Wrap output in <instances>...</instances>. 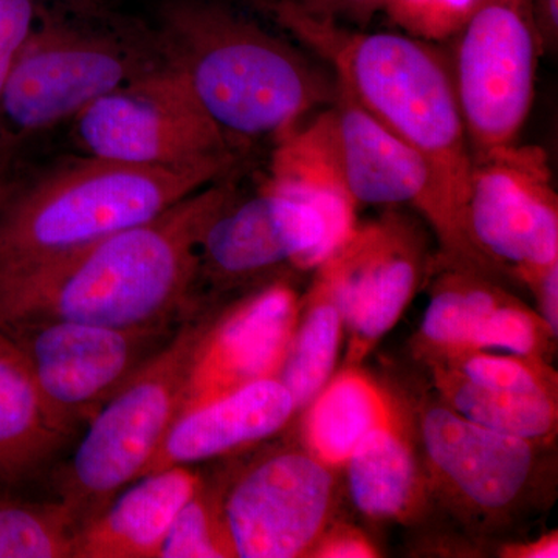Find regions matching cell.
<instances>
[{
	"instance_id": "e0dca14e",
	"label": "cell",
	"mask_w": 558,
	"mask_h": 558,
	"mask_svg": "<svg viewBox=\"0 0 558 558\" xmlns=\"http://www.w3.org/2000/svg\"><path fill=\"white\" fill-rule=\"evenodd\" d=\"M295 414L278 377L252 381L180 413L146 473L238 457L277 436Z\"/></svg>"
},
{
	"instance_id": "6da1fadb",
	"label": "cell",
	"mask_w": 558,
	"mask_h": 558,
	"mask_svg": "<svg viewBox=\"0 0 558 558\" xmlns=\"http://www.w3.org/2000/svg\"><path fill=\"white\" fill-rule=\"evenodd\" d=\"M220 179L156 218L44 266L0 277V328L76 322L110 328L180 325L199 310V247L236 197Z\"/></svg>"
},
{
	"instance_id": "4dcf8cb0",
	"label": "cell",
	"mask_w": 558,
	"mask_h": 558,
	"mask_svg": "<svg viewBox=\"0 0 558 558\" xmlns=\"http://www.w3.org/2000/svg\"><path fill=\"white\" fill-rule=\"evenodd\" d=\"M311 557L374 558L379 557L374 543L363 532L349 526H329L318 539Z\"/></svg>"
},
{
	"instance_id": "3957f363",
	"label": "cell",
	"mask_w": 558,
	"mask_h": 558,
	"mask_svg": "<svg viewBox=\"0 0 558 558\" xmlns=\"http://www.w3.org/2000/svg\"><path fill=\"white\" fill-rule=\"evenodd\" d=\"M159 28L165 64L233 145L281 137L339 95L330 70L216 0H167Z\"/></svg>"
},
{
	"instance_id": "83f0119b",
	"label": "cell",
	"mask_w": 558,
	"mask_h": 558,
	"mask_svg": "<svg viewBox=\"0 0 558 558\" xmlns=\"http://www.w3.org/2000/svg\"><path fill=\"white\" fill-rule=\"evenodd\" d=\"M425 362L446 366L478 387L521 395H558L557 374L550 368L548 360L495 352H465Z\"/></svg>"
},
{
	"instance_id": "44dd1931",
	"label": "cell",
	"mask_w": 558,
	"mask_h": 558,
	"mask_svg": "<svg viewBox=\"0 0 558 558\" xmlns=\"http://www.w3.org/2000/svg\"><path fill=\"white\" fill-rule=\"evenodd\" d=\"M301 413V446L337 472L373 429L400 416L391 395L360 366L333 374Z\"/></svg>"
},
{
	"instance_id": "5bb4252c",
	"label": "cell",
	"mask_w": 558,
	"mask_h": 558,
	"mask_svg": "<svg viewBox=\"0 0 558 558\" xmlns=\"http://www.w3.org/2000/svg\"><path fill=\"white\" fill-rule=\"evenodd\" d=\"M428 266L427 238L417 220L389 208L355 226L315 269L332 289L348 339L344 366H360L395 328Z\"/></svg>"
},
{
	"instance_id": "d6986e66",
	"label": "cell",
	"mask_w": 558,
	"mask_h": 558,
	"mask_svg": "<svg viewBox=\"0 0 558 558\" xmlns=\"http://www.w3.org/2000/svg\"><path fill=\"white\" fill-rule=\"evenodd\" d=\"M40 395L24 355L0 330V497L50 472L75 438Z\"/></svg>"
},
{
	"instance_id": "d6a6232c",
	"label": "cell",
	"mask_w": 558,
	"mask_h": 558,
	"mask_svg": "<svg viewBox=\"0 0 558 558\" xmlns=\"http://www.w3.org/2000/svg\"><path fill=\"white\" fill-rule=\"evenodd\" d=\"M543 53H556L558 46V0H532Z\"/></svg>"
},
{
	"instance_id": "5b68a950",
	"label": "cell",
	"mask_w": 558,
	"mask_h": 558,
	"mask_svg": "<svg viewBox=\"0 0 558 558\" xmlns=\"http://www.w3.org/2000/svg\"><path fill=\"white\" fill-rule=\"evenodd\" d=\"M218 304L201 306L87 424L75 453L54 473L58 499L83 526L145 475L185 400L197 349Z\"/></svg>"
},
{
	"instance_id": "e575fe53",
	"label": "cell",
	"mask_w": 558,
	"mask_h": 558,
	"mask_svg": "<svg viewBox=\"0 0 558 558\" xmlns=\"http://www.w3.org/2000/svg\"><path fill=\"white\" fill-rule=\"evenodd\" d=\"M381 9V0H341L337 14L360 25L368 24L374 14ZM333 16V17H336Z\"/></svg>"
},
{
	"instance_id": "d590c367",
	"label": "cell",
	"mask_w": 558,
	"mask_h": 558,
	"mask_svg": "<svg viewBox=\"0 0 558 558\" xmlns=\"http://www.w3.org/2000/svg\"><path fill=\"white\" fill-rule=\"evenodd\" d=\"M16 182L10 178L9 171H7L5 161H3L2 154H0V213L9 202L11 194L16 190Z\"/></svg>"
},
{
	"instance_id": "f546056e",
	"label": "cell",
	"mask_w": 558,
	"mask_h": 558,
	"mask_svg": "<svg viewBox=\"0 0 558 558\" xmlns=\"http://www.w3.org/2000/svg\"><path fill=\"white\" fill-rule=\"evenodd\" d=\"M38 16L35 0H0V100L20 54Z\"/></svg>"
},
{
	"instance_id": "52a82bcc",
	"label": "cell",
	"mask_w": 558,
	"mask_h": 558,
	"mask_svg": "<svg viewBox=\"0 0 558 558\" xmlns=\"http://www.w3.org/2000/svg\"><path fill=\"white\" fill-rule=\"evenodd\" d=\"M83 156L185 168L233 165V143L205 116L182 76L161 62L102 95L72 120Z\"/></svg>"
},
{
	"instance_id": "8fae6325",
	"label": "cell",
	"mask_w": 558,
	"mask_h": 558,
	"mask_svg": "<svg viewBox=\"0 0 558 558\" xmlns=\"http://www.w3.org/2000/svg\"><path fill=\"white\" fill-rule=\"evenodd\" d=\"M454 40L451 65L472 153L519 142L543 54L532 0H480Z\"/></svg>"
},
{
	"instance_id": "ba28073f",
	"label": "cell",
	"mask_w": 558,
	"mask_h": 558,
	"mask_svg": "<svg viewBox=\"0 0 558 558\" xmlns=\"http://www.w3.org/2000/svg\"><path fill=\"white\" fill-rule=\"evenodd\" d=\"M219 469L234 558L311 557L330 526L337 470L303 446H266Z\"/></svg>"
},
{
	"instance_id": "4fadbf2b",
	"label": "cell",
	"mask_w": 558,
	"mask_h": 558,
	"mask_svg": "<svg viewBox=\"0 0 558 558\" xmlns=\"http://www.w3.org/2000/svg\"><path fill=\"white\" fill-rule=\"evenodd\" d=\"M337 250L314 205L266 179L248 199L234 197L209 222L199 247L197 296L250 290L284 266L315 270Z\"/></svg>"
},
{
	"instance_id": "4316f807",
	"label": "cell",
	"mask_w": 558,
	"mask_h": 558,
	"mask_svg": "<svg viewBox=\"0 0 558 558\" xmlns=\"http://www.w3.org/2000/svg\"><path fill=\"white\" fill-rule=\"evenodd\" d=\"M556 341L538 312L509 293L483 318L462 354L495 352L546 360Z\"/></svg>"
},
{
	"instance_id": "8d00e7d4",
	"label": "cell",
	"mask_w": 558,
	"mask_h": 558,
	"mask_svg": "<svg viewBox=\"0 0 558 558\" xmlns=\"http://www.w3.org/2000/svg\"><path fill=\"white\" fill-rule=\"evenodd\" d=\"M64 2L80 13H94V11L105 9L113 0H64Z\"/></svg>"
},
{
	"instance_id": "9c48e42d",
	"label": "cell",
	"mask_w": 558,
	"mask_h": 558,
	"mask_svg": "<svg viewBox=\"0 0 558 558\" xmlns=\"http://www.w3.org/2000/svg\"><path fill=\"white\" fill-rule=\"evenodd\" d=\"M113 33L38 10L0 100V128L39 134L150 68Z\"/></svg>"
},
{
	"instance_id": "2e32d148",
	"label": "cell",
	"mask_w": 558,
	"mask_h": 558,
	"mask_svg": "<svg viewBox=\"0 0 558 558\" xmlns=\"http://www.w3.org/2000/svg\"><path fill=\"white\" fill-rule=\"evenodd\" d=\"M300 301L289 281L275 278L230 303L218 304L197 349L180 413L252 381L277 377Z\"/></svg>"
},
{
	"instance_id": "cb8c5ba5",
	"label": "cell",
	"mask_w": 558,
	"mask_h": 558,
	"mask_svg": "<svg viewBox=\"0 0 558 558\" xmlns=\"http://www.w3.org/2000/svg\"><path fill=\"white\" fill-rule=\"evenodd\" d=\"M446 264L450 269L435 282L414 341L424 362L462 354L483 318L508 296L487 275Z\"/></svg>"
},
{
	"instance_id": "603a6c76",
	"label": "cell",
	"mask_w": 558,
	"mask_h": 558,
	"mask_svg": "<svg viewBox=\"0 0 558 558\" xmlns=\"http://www.w3.org/2000/svg\"><path fill=\"white\" fill-rule=\"evenodd\" d=\"M440 402L483 427L550 446L558 428V395H521L478 387L438 363H428Z\"/></svg>"
},
{
	"instance_id": "d4e9b609",
	"label": "cell",
	"mask_w": 558,
	"mask_h": 558,
	"mask_svg": "<svg viewBox=\"0 0 558 558\" xmlns=\"http://www.w3.org/2000/svg\"><path fill=\"white\" fill-rule=\"evenodd\" d=\"M78 529L61 499L0 497V558H73Z\"/></svg>"
},
{
	"instance_id": "f1b7e54d",
	"label": "cell",
	"mask_w": 558,
	"mask_h": 558,
	"mask_svg": "<svg viewBox=\"0 0 558 558\" xmlns=\"http://www.w3.org/2000/svg\"><path fill=\"white\" fill-rule=\"evenodd\" d=\"M480 0H381V9L405 35L425 43L454 39Z\"/></svg>"
},
{
	"instance_id": "ffe728a7",
	"label": "cell",
	"mask_w": 558,
	"mask_h": 558,
	"mask_svg": "<svg viewBox=\"0 0 558 558\" xmlns=\"http://www.w3.org/2000/svg\"><path fill=\"white\" fill-rule=\"evenodd\" d=\"M343 469L352 505L368 519L403 523L416 519L427 506V475L402 414L373 429Z\"/></svg>"
},
{
	"instance_id": "7402d4cb",
	"label": "cell",
	"mask_w": 558,
	"mask_h": 558,
	"mask_svg": "<svg viewBox=\"0 0 558 558\" xmlns=\"http://www.w3.org/2000/svg\"><path fill=\"white\" fill-rule=\"evenodd\" d=\"M343 317L332 289L315 271L314 282L300 301L299 317L290 336L278 379L292 395L296 413H301L336 374Z\"/></svg>"
},
{
	"instance_id": "1f68e13d",
	"label": "cell",
	"mask_w": 558,
	"mask_h": 558,
	"mask_svg": "<svg viewBox=\"0 0 558 558\" xmlns=\"http://www.w3.org/2000/svg\"><path fill=\"white\" fill-rule=\"evenodd\" d=\"M538 304V314L554 337L558 336V263L531 275L524 281Z\"/></svg>"
},
{
	"instance_id": "7a4b0ae2",
	"label": "cell",
	"mask_w": 558,
	"mask_h": 558,
	"mask_svg": "<svg viewBox=\"0 0 558 558\" xmlns=\"http://www.w3.org/2000/svg\"><path fill=\"white\" fill-rule=\"evenodd\" d=\"M267 7L281 27L329 65L341 92L428 161L457 211L470 267L462 215L473 153L449 58L436 44L405 33L341 27L336 17L310 13L293 0H269Z\"/></svg>"
},
{
	"instance_id": "f35d334b",
	"label": "cell",
	"mask_w": 558,
	"mask_h": 558,
	"mask_svg": "<svg viewBox=\"0 0 558 558\" xmlns=\"http://www.w3.org/2000/svg\"><path fill=\"white\" fill-rule=\"evenodd\" d=\"M293 2H295L296 5H300L301 9L314 11L315 7H317L318 0H293Z\"/></svg>"
},
{
	"instance_id": "74e56055",
	"label": "cell",
	"mask_w": 558,
	"mask_h": 558,
	"mask_svg": "<svg viewBox=\"0 0 558 558\" xmlns=\"http://www.w3.org/2000/svg\"><path fill=\"white\" fill-rule=\"evenodd\" d=\"M341 0H318L317 7L310 13L318 14V16H336V11L339 9ZM307 11V10H306Z\"/></svg>"
},
{
	"instance_id": "484cf974",
	"label": "cell",
	"mask_w": 558,
	"mask_h": 558,
	"mask_svg": "<svg viewBox=\"0 0 558 558\" xmlns=\"http://www.w3.org/2000/svg\"><path fill=\"white\" fill-rule=\"evenodd\" d=\"M160 558H234L222 512V476L202 473L199 486L180 508Z\"/></svg>"
},
{
	"instance_id": "ac0fdd59",
	"label": "cell",
	"mask_w": 558,
	"mask_h": 558,
	"mask_svg": "<svg viewBox=\"0 0 558 558\" xmlns=\"http://www.w3.org/2000/svg\"><path fill=\"white\" fill-rule=\"evenodd\" d=\"M196 465L146 473L76 532L73 558H160L180 508L202 480Z\"/></svg>"
},
{
	"instance_id": "8992f818",
	"label": "cell",
	"mask_w": 558,
	"mask_h": 558,
	"mask_svg": "<svg viewBox=\"0 0 558 558\" xmlns=\"http://www.w3.org/2000/svg\"><path fill=\"white\" fill-rule=\"evenodd\" d=\"M462 236L473 270L523 284L558 263V197L542 146H497L473 153Z\"/></svg>"
},
{
	"instance_id": "7c38bea8",
	"label": "cell",
	"mask_w": 558,
	"mask_h": 558,
	"mask_svg": "<svg viewBox=\"0 0 558 558\" xmlns=\"http://www.w3.org/2000/svg\"><path fill=\"white\" fill-rule=\"evenodd\" d=\"M179 326L110 328L53 319L0 330L24 355L50 409L78 432L172 339Z\"/></svg>"
},
{
	"instance_id": "9a60e30c",
	"label": "cell",
	"mask_w": 558,
	"mask_h": 558,
	"mask_svg": "<svg viewBox=\"0 0 558 558\" xmlns=\"http://www.w3.org/2000/svg\"><path fill=\"white\" fill-rule=\"evenodd\" d=\"M332 109L341 171L355 204L414 209L435 231L444 260L465 267L457 211L428 161L344 92Z\"/></svg>"
},
{
	"instance_id": "30bf717a",
	"label": "cell",
	"mask_w": 558,
	"mask_h": 558,
	"mask_svg": "<svg viewBox=\"0 0 558 558\" xmlns=\"http://www.w3.org/2000/svg\"><path fill=\"white\" fill-rule=\"evenodd\" d=\"M417 432L429 494L462 520L505 526L537 502L545 444L483 427L442 402L422 407Z\"/></svg>"
},
{
	"instance_id": "836d02e7",
	"label": "cell",
	"mask_w": 558,
	"mask_h": 558,
	"mask_svg": "<svg viewBox=\"0 0 558 558\" xmlns=\"http://www.w3.org/2000/svg\"><path fill=\"white\" fill-rule=\"evenodd\" d=\"M501 556L506 558H557V532H549V534L543 535L534 542L505 546L501 549Z\"/></svg>"
},
{
	"instance_id": "277c9868",
	"label": "cell",
	"mask_w": 558,
	"mask_h": 558,
	"mask_svg": "<svg viewBox=\"0 0 558 558\" xmlns=\"http://www.w3.org/2000/svg\"><path fill=\"white\" fill-rule=\"evenodd\" d=\"M229 163L137 167L83 156L16 186L0 213V277L44 266L156 218Z\"/></svg>"
}]
</instances>
